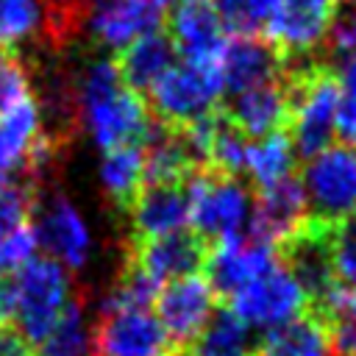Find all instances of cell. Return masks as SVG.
Wrapping results in <instances>:
<instances>
[{
  "mask_svg": "<svg viewBox=\"0 0 356 356\" xmlns=\"http://www.w3.org/2000/svg\"><path fill=\"white\" fill-rule=\"evenodd\" d=\"M33 231L36 245L44 256L67 267L70 273H81L92 259V231L75 203L56 186H42L33 206Z\"/></svg>",
  "mask_w": 356,
  "mask_h": 356,
  "instance_id": "8992f818",
  "label": "cell"
},
{
  "mask_svg": "<svg viewBox=\"0 0 356 356\" xmlns=\"http://www.w3.org/2000/svg\"><path fill=\"white\" fill-rule=\"evenodd\" d=\"M0 356H36V348L17 331V325H0Z\"/></svg>",
  "mask_w": 356,
  "mask_h": 356,
  "instance_id": "f546056e",
  "label": "cell"
},
{
  "mask_svg": "<svg viewBox=\"0 0 356 356\" xmlns=\"http://www.w3.org/2000/svg\"><path fill=\"white\" fill-rule=\"evenodd\" d=\"M42 136V106L28 95L0 117V181L28 172Z\"/></svg>",
  "mask_w": 356,
  "mask_h": 356,
  "instance_id": "d6986e66",
  "label": "cell"
},
{
  "mask_svg": "<svg viewBox=\"0 0 356 356\" xmlns=\"http://www.w3.org/2000/svg\"><path fill=\"white\" fill-rule=\"evenodd\" d=\"M228 303H231L228 309L236 317H242L250 328H264V331L278 328L309 312V298L303 286L281 264V259L273 270H267L245 289H239Z\"/></svg>",
  "mask_w": 356,
  "mask_h": 356,
  "instance_id": "ba28073f",
  "label": "cell"
},
{
  "mask_svg": "<svg viewBox=\"0 0 356 356\" xmlns=\"http://www.w3.org/2000/svg\"><path fill=\"white\" fill-rule=\"evenodd\" d=\"M259 339L242 317L222 306L214 309L200 334L184 350H178V356H259Z\"/></svg>",
  "mask_w": 356,
  "mask_h": 356,
  "instance_id": "44dd1931",
  "label": "cell"
},
{
  "mask_svg": "<svg viewBox=\"0 0 356 356\" xmlns=\"http://www.w3.org/2000/svg\"><path fill=\"white\" fill-rule=\"evenodd\" d=\"M253 189L217 170H200L189 178V225L209 245L248 234Z\"/></svg>",
  "mask_w": 356,
  "mask_h": 356,
  "instance_id": "3957f363",
  "label": "cell"
},
{
  "mask_svg": "<svg viewBox=\"0 0 356 356\" xmlns=\"http://www.w3.org/2000/svg\"><path fill=\"white\" fill-rule=\"evenodd\" d=\"M306 222H309V203L298 175H286L278 184L253 192L250 222H248L250 236L270 242L278 250L286 239L300 234Z\"/></svg>",
  "mask_w": 356,
  "mask_h": 356,
  "instance_id": "7c38bea8",
  "label": "cell"
},
{
  "mask_svg": "<svg viewBox=\"0 0 356 356\" xmlns=\"http://www.w3.org/2000/svg\"><path fill=\"white\" fill-rule=\"evenodd\" d=\"M228 122L245 136V139H261L275 131H286L289 125V89L286 78L245 89L239 95H231V100L220 103Z\"/></svg>",
  "mask_w": 356,
  "mask_h": 356,
  "instance_id": "e0dca14e",
  "label": "cell"
},
{
  "mask_svg": "<svg viewBox=\"0 0 356 356\" xmlns=\"http://www.w3.org/2000/svg\"><path fill=\"white\" fill-rule=\"evenodd\" d=\"M39 189L25 178L0 181V275H14L36 256L33 206Z\"/></svg>",
  "mask_w": 356,
  "mask_h": 356,
  "instance_id": "9a60e30c",
  "label": "cell"
},
{
  "mask_svg": "<svg viewBox=\"0 0 356 356\" xmlns=\"http://www.w3.org/2000/svg\"><path fill=\"white\" fill-rule=\"evenodd\" d=\"M153 303H156V317L167 331L170 342L175 345V350H184L214 314L217 295L211 292L206 278L184 275L167 281Z\"/></svg>",
  "mask_w": 356,
  "mask_h": 356,
  "instance_id": "4fadbf2b",
  "label": "cell"
},
{
  "mask_svg": "<svg viewBox=\"0 0 356 356\" xmlns=\"http://www.w3.org/2000/svg\"><path fill=\"white\" fill-rule=\"evenodd\" d=\"M339 106H337V136L345 145H356V56H348L337 64Z\"/></svg>",
  "mask_w": 356,
  "mask_h": 356,
  "instance_id": "4316f807",
  "label": "cell"
},
{
  "mask_svg": "<svg viewBox=\"0 0 356 356\" xmlns=\"http://www.w3.org/2000/svg\"><path fill=\"white\" fill-rule=\"evenodd\" d=\"M31 95L28 64L14 50H0V117Z\"/></svg>",
  "mask_w": 356,
  "mask_h": 356,
  "instance_id": "83f0119b",
  "label": "cell"
},
{
  "mask_svg": "<svg viewBox=\"0 0 356 356\" xmlns=\"http://www.w3.org/2000/svg\"><path fill=\"white\" fill-rule=\"evenodd\" d=\"M11 286H14L11 323L36 348L50 334V328L56 325V320L61 317L64 306L75 292L70 281V270L53 261L50 256L39 253V256H31L11 275Z\"/></svg>",
  "mask_w": 356,
  "mask_h": 356,
  "instance_id": "7a4b0ae2",
  "label": "cell"
},
{
  "mask_svg": "<svg viewBox=\"0 0 356 356\" xmlns=\"http://www.w3.org/2000/svg\"><path fill=\"white\" fill-rule=\"evenodd\" d=\"M44 0H0V50H14L17 44L42 33Z\"/></svg>",
  "mask_w": 356,
  "mask_h": 356,
  "instance_id": "484cf974",
  "label": "cell"
},
{
  "mask_svg": "<svg viewBox=\"0 0 356 356\" xmlns=\"http://www.w3.org/2000/svg\"><path fill=\"white\" fill-rule=\"evenodd\" d=\"M259 356H331L323 314L309 309L300 317L264 331L259 339Z\"/></svg>",
  "mask_w": 356,
  "mask_h": 356,
  "instance_id": "603a6c76",
  "label": "cell"
},
{
  "mask_svg": "<svg viewBox=\"0 0 356 356\" xmlns=\"http://www.w3.org/2000/svg\"><path fill=\"white\" fill-rule=\"evenodd\" d=\"M300 184L309 203V220L337 225L356 214V147L331 145L300 167Z\"/></svg>",
  "mask_w": 356,
  "mask_h": 356,
  "instance_id": "5b68a950",
  "label": "cell"
},
{
  "mask_svg": "<svg viewBox=\"0 0 356 356\" xmlns=\"http://www.w3.org/2000/svg\"><path fill=\"white\" fill-rule=\"evenodd\" d=\"M92 325L95 323L86 312V292H72L50 334L36 345V356H89Z\"/></svg>",
  "mask_w": 356,
  "mask_h": 356,
  "instance_id": "cb8c5ba5",
  "label": "cell"
},
{
  "mask_svg": "<svg viewBox=\"0 0 356 356\" xmlns=\"http://www.w3.org/2000/svg\"><path fill=\"white\" fill-rule=\"evenodd\" d=\"M339 309L356 317V284L345 286V295H342V306H339ZM339 309H337V312H339Z\"/></svg>",
  "mask_w": 356,
  "mask_h": 356,
  "instance_id": "4dcf8cb0",
  "label": "cell"
},
{
  "mask_svg": "<svg viewBox=\"0 0 356 356\" xmlns=\"http://www.w3.org/2000/svg\"><path fill=\"white\" fill-rule=\"evenodd\" d=\"M222 97V72L220 67H192L172 64L145 95L153 120L167 128H186L214 108Z\"/></svg>",
  "mask_w": 356,
  "mask_h": 356,
  "instance_id": "277c9868",
  "label": "cell"
},
{
  "mask_svg": "<svg viewBox=\"0 0 356 356\" xmlns=\"http://www.w3.org/2000/svg\"><path fill=\"white\" fill-rule=\"evenodd\" d=\"M331 261L345 286L356 284V214L331 225Z\"/></svg>",
  "mask_w": 356,
  "mask_h": 356,
  "instance_id": "f1b7e54d",
  "label": "cell"
},
{
  "mask_svg": "<svg viewBox=\"0 0 356 356\" xmlns=\"http://www.w3.org/2000/svg\"><path fill=\"white\" fill-rule=\"evenodd\" d=\"M175 56L178 53H175L172 39L167 36V31L159 28L153 33L139 36L120 53H114V64H117L122 83L145 97L150 86L175 64Z\"/></svg>",
  "mask_w": 356,
  "mask_h": 356,
  "instance_id": "ffe728a7",
  "label": "cell"
},
{
  "mask_svg": "<svg viewBox=\"0 0 356 356\" xmlns=\"http://www.w3.org/2000/svg\"><path fill=\"white\" fill-rule=\"evenodd\" d=\"M164 6L159 0H86L83 36L95 47L120 53L145 33L161 28Z\"/></svg>",
  "mask_w": 356,
  "mask_h": 356,
  "instance_id": "30bf717a",
  "label": "cell"
},
{
  "mask_svg": "<svg viewBox=\"0 0 356 356\" xmlns=\"http://www.w3.org/2000/svg\"><path fill=\"white\" fill-rule=\"evenodd\" d=\"M295 159L298 156H295V147L286 131H275L261 139H253L248 145V161H245V172L250 178L253 192L273 186L281 178L292 175Z\"/></svg>",
  "mask_w": 356,
  "mask_h": 356,
  "instance_id": "d4e9b609",
  "label": "cell"
},
{
  "mask_svg": "<svg viewBox=\"0 0 356 356\" xmlns=\"http://www.w3.org/2000/svg\"><path fill=\"white\" fill-rule=\"evenodd\" d=\"M97 181L106 195V203L125 217L136 192L145 184V150L142 145H122L114 150H103Z\"/></svg>",
  "mask_w": 356,
  "mask_h": 356,
  "instance_id": "7402d4cb",
  "label": "cell"
},
{
  "mask_svg": "<svg viewBox=\"0 0 356 356\" xmlns=\"http://www.w3.org/2000/svg\"><path fill=\"white\" fill-rule=\"evenodd\" d=\"M122 250L156 281H175L184 275H197V270H203L206 256H209V242L203 236H197L192 228L175 231V234H164L156 239H145V242H134L125 239Z\"/></svg>",
  "mask_w": 356,
  "mask_h": 356,
  "instance_id": "2e32d148",
  "label": "cell"
},
{
  "mask_svg": "<svg viewBox=\"0 0 356 356\" xmlns=\"http://www.w3.org/2000/svg\"><path fill=\"white\" fill-rule=\"evenodd\" d=\"M175 356H178V353H175Z\"/></svg>",
  "mask_w": 356,
  "mask_h": 356,
  "instance_id": "836d02e7",
  "label": "cell"
},
{
  "mask_svg": "<svg viewBox=\"0 0 356 356\" xmlns=\"http://www.w3.org/2000/svg\"><path fill=\"white\" fill-rule=\"evenodd\" d=\"M167 36L175 44V53L192 67H220L231 39L211 0H175Z\"/></svg>",
  "mask_w": 356,
  "mask_h": 356,
  "instance_id": "9c48e42d",
  "label": "cell"
},
{
  "mask_svg": "<svg viewBox=\"0 0 356 356\" xmlns=\"http://www.w3.org/2000/svg\"><path fill=\"white\" fill-rule=\"evenodd\" d=\"M284 53L264 36H231L220 61L222 95H239L245 89L284 78Z\"/></svg>",
  "mask_w": 356,
  "mask_h": 356,
  "instance_id": "ac0fdd59",
  "label": "cell"
},
{
  "mask_svg": "<svg viewBox=\"0 0 356 356\" xmlns=\"http://www.w3.org/2000/svg\"><path fill=\"white\" fill-rule=\"evenodd\" d=\"M175 345L150 309H100L89 356H175Z\"/></svg>",
  "mask_w": 356,
  "mask_h": 356,
  "instance_id": "52a82bcc",
  "label": "cell"
},
{
  "mask_svg": "<svg viewBox=\"0 0 356 356\" xmlns=\"http://www.w3.org/2000/svg\"><path fill=\"white\" fill-rule=\"evenodd\" d=\"M278 264V250L270 242H261L250 234L220 239L209 245L206 256V281L220 300H231L250 281L264 275Z\"/></svg>",
  "mask_w": 356,
  "mask_h": 356,
  "instance_id": "8fae6325",
  "label": "cell"
},
{
  "mask_svg": "<svg viewBox=\"0 0 356 356\" xmlns=\"http://www.w3.org/2000/svg\"><path fill=\"white\" fill-rule=\"evenodd\" d=\"M159 3H161V6H172L175 0H159Z\"/></svg>",
  "mask_w": 356,
  "mask_h": 356,
  "instance_id": "1f68e13d",
  "label": "cell"
},
{
  "mask_svg": "<svg viewBox=\"0 0 356 356\" xmlns=\"http://www.w3.org/2000/svg\"><path fill=\"white\" fill-rule=\"evenodd\" d=\"M131 234L125 239L145 242L189 225V181H150L142 184L125 211Z\"/></svg>",
  "mask_w": 356,
  "mask_h": 356,
  "instance_id": "5bb4252c",
  "label": "cell"
},
{
  "mask_svg": "<svg viewBox=\"0 0 356 356\" xmlns=\"http://www.w3.org/2000/svg\"><path fill=\"white\" fill-rule=\"evenodd\" d=\"M323 3H339V0H323Z\"/></svg>",
  "mask_w": 356,
  "mask_h": 356,
  "instance_id": "d6a6232c",
  "label": "cell"
},
{
  "mask_svg": "<svg viewBox=\"0 0 356 356\" xmlns=\"http://www.w3.org/2000/svg\"><path fill=\"white\" fill-rule=\"evenodd\" d=\"M70 78L78 125L100 150L142 145L153 114L147 100L122 83L114 56L89 50Z\"/></svg>",
  "mask_w": 356,
  "mask_h": 356,
  "instance_id": "6da1fadb",
  "label": "cell"
}]
</instances>
